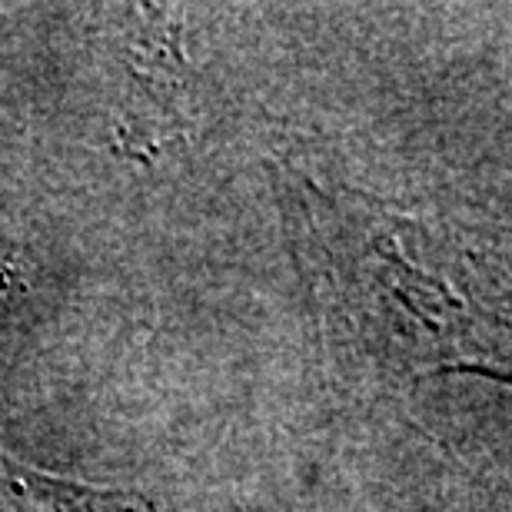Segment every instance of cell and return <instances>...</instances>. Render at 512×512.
I'll return each mask as SVG.
<instances>
[{"label": "cell", "mask_w": 512, "mask_h": 512, "mask_svg": "<svg viewBox=\"0 0 512 512\" xmlns=\"http://www.w3.org/2000/svg\"><path fill=\"white\" fill-rule=\"evenodd\" d=\"M0 283H4V273H0Z\"/></svg>", "instance_id": "obj_1"}]
</instances>
